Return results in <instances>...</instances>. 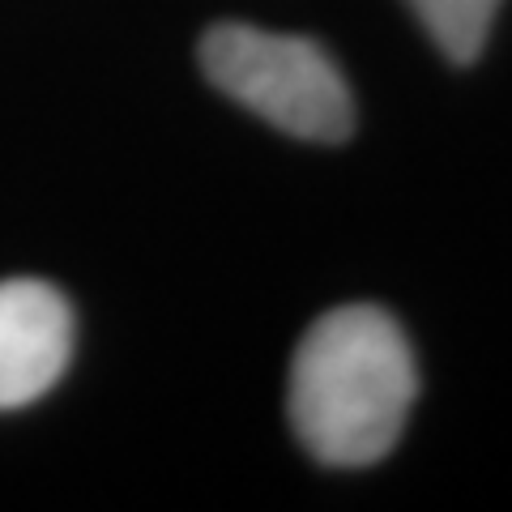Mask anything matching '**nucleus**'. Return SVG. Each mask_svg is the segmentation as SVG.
<instances>
[{
	"instance_id": "1",
	"label": "nucleus",
	"mask_w": 512,
	"mask_h": 512,
	"mask_svg": "<svg viewBox=\"0 0 512 512\" xmlns=\"http://www.w3.org/2000/svg\"><path fill=\"white\" fill-rule=\"evenodd\" d=\"M419 397V363L402 325L376 303L312 320L286 380V419L320 466L359 470L389 457Z\"/></svg>"
},
{
	"instance_id": "2",
	"label": "nucleus",
	"mask_w": 512,
	"mask_h": 512,
	"mask_svg": "<svg viewBox=\"0 0 512 512\" xmlns=\"http://www.w3.org/2000/svg\"><path fill=\"white\" fill-rule=\"evenodd\" d=\"M197 56L214 90L286 137L342 146L355 133V94L338 60L316 39L248 22H218L205 30Z\"/></svg>"
},
{
	"instance_id": "3",
	"label": "nucleus",
	"mask_w": 512,
	"mask_h": 512,
	"mask_svg": "<svg viewBox=\"0 0 512 512\" xmlns=\"http://www.w3.org/2000/svg\"><path fill=\"white\" fill-rule=\"evenodd\" d=\"M73 359V308L52 282H0V410L52 393Z\"/></svg>"
},
{
	"instance_id": "4",
	"label": "nucleus",
	"mask_w": 512,
	"mask_h": 512,
	"mask_svg": "<svg viewBox=\"0 0 512 512\" xmlns=\"http://www.w3.org/2000/svg\"><path fill=\"white\" fill-rule=\"evenodd\" d=\"M414 18L423 22L431 43L453 60V64H474L483 56L487 35L495 26L504 0H406Z\"/></svg>"
}]
</instances>
